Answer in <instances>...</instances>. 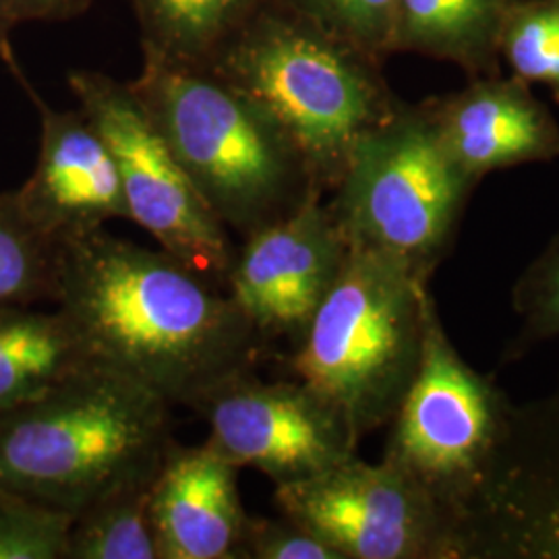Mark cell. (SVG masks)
<instances>
[{
	"label": "cell",
	"mask_w": 559,
	"mask_h": 559,
	"mask_svg": "<svg viewBox=\"0 0 559 559\" xmlns=\"http://www.w3.org/2000/svg\"><path fill=\"white\" fill-rule=\"evenodd\" d=\"M129 85L228 233L247 237L320 191L270 112L207 67L143 48Z\"/></svg>",
	"instance_id": "cell-4"
},
{
	"label": "cell",
	"mask_w": 559,
	"mask_h": 559,
	"mask_svg": "<svg viewBox=\"0 0 559 559\" xmlns=\"http://www.w3.org/2000/svg\"><path fill=\"white\" fill-rule=\"evenodd\" d=\"M102 362L60 307L0 305V413L38 399Z\"/></svg>",
	"instance_id": "cell-15"
},
{
	"label": "cell",
	"mask_w": 559,
	"mask_h": 559,
	"mask_svg": "<svg viewBox=\"0 0 559 559\" xmlns=\"http://www.w3.org/2000/svg\"><path fill=\"white\" fill-rule=\"evenodd\" d=\"M433 305L429 280L392 258L348 247L288 369L338 406L362 440L390 423L415 380Z\"/></svg>",
	"instance_id": "cell-5"
},
{
	"label": "cell",
	"mask_w": 559,
	"mask_h": 559,
	"mask_svg": "<svg viewBox=\"0 0 559 559\" xmlns=\"http://www.w3.org/2000/svg\"><path fill=\"white\" fill-rule=\"evenodd\" d=\"M280 514L297 520L340 559H460L454 524L399 468L359 456L278 485Z\"/></svg>",
	"instance_id": "cell-9"
},
{
	"label": "cell",
	"mask_w": 559,
	"mask_h": 559,
	"mask_svg": "<svg viewBox=\"0 0 559 559\" xmlns=\"http://www.w3.org/2000/svg\"><path fill=\"white\" fill-rule=\"evenodd\" d=\"M242 559H340L338 554L297 520L251 516L247 522Z\"/></svg>",
	"instance_id": "cell-24"
},
{
	"label": "cell",
	"mask_w": 559,
	"mask_h": 559,
	"mask_svg": "<svg viewBox=\"0 0 559 559\" xmlns=\"http://www.w3.org/2000/svg\"><path fill=\"white\" fill-rule=\"evenodd\" d=\"M441 140L471 179L559 158V124L531 85L480 75L452 94L427 98Z\"/></svg>",
	"instance_id": "cell-13"
},
{
	"label": "cell",
	"mask_w": 559,
	"mask_h": 559,
	"mask_svg": "<svg viewBox=\"0 0 559 559\" xmlns=\"http://www.w3.org/2000/svg\"><path fill=\"white\" fill-rule=\"evenodd\" d=\"M69 87L106 141L129 207V221L160 249L224 288L237 247L180 168L129 81L71 71Z\"/></svg>",
	"instance_id": "cell-8"
},
{
	"label": "cell",
	"mask_w": 559,
	"mask_h": 559,
	"mask_svg": "<svg viewBox=\"0 0 559 559\" xmlns=\"http://www.w3.org/2000/svg\"><path fill=\"white\" fill-rule=\"evenodd\" d=\"M75 514L0 491V559H67Z\"/></svg>",
	"instance_id": "cell-22"
},
{
	"label": "cell",
	"mask_w": 559,
	"mask_h": 559,
	"mask_svg": "<svg viewBox=\"0 0 559 559\" xmlns=\"http://www.w3.org/2000/svg\"><path fill=\"white\" fill-rule=\"evenodd\" d=\"M13 23L0 20V60H4L9 64V69L20 78V64L15 60V52H13V44H11V32H13Z\"/></svg>",
	"instance_id": "cell-26"
},
{
	"label": "cell",
	"mask_w": 559,
	"mask_h": 559,
	"mask_svg": "<svg viewBox=\"0 0 559 559\" xmlns=\"http://www.w3.org/2000/svg\"><path fill=\"white\" fill-rule=\"evenodd\" d=\"M323 195L309 193L288 216L242 237L235 253L224 288L265 344H299L348 258Z\"/></svg>",
	"instance_id": "cell-11"
},
{
	"label": "cell",
	"mask_w": 559,
	"mask_h": 559,
	"mask_svg": "<svg viewBox=\"0 0 559 559\" xmlns=\"http://www.w3.org/2000/svg\"><path fill=\"white\" fill-rule=\"evenodd\" d=\"M477 187L448 152L429 100H402L355 147L328 207L348 247L392 258L429 280L450 253Z\"/></svg>",
	"instance_id": "cell-6"
},
{
	"label": "cell",
	"mask_w": 559,
	"mask_h": 559,
	"mask_svg": "<svg viewBox=\"0 0 559 559\" xmlns=\"http://www.w3.org/2000/svg\"><path fill=\"white\" fill-rule=\"evenodd\" d=\"M55 302L104 365L170 406L198 408L267 346L221 284L106 228L60 240Z\"/></svg>",
	"instance_id": "cell-1"
},
{
	"label": "cell",
	"mask_w": 559,
	"mask_h": 559,
	"mask_svg": "<svg viewBox=\"0 0 559 559\" xmlns=\"http://www.w3.org/2000/svg\"><path fill=\"white\" fill-rule=\"evenodd\" d=\"M512 302L522 320L520 346L559 338V233L526 265L514 286Z\"/></svg>",
	"instance_id": "cell-23"
},
{
	"label": "cell",
	"mask_w": 559,
	"mask_h": 559,
	"mask_svg": "<svg viewBox=\"0 0 559 559\" xmlns=\"http://www.w3.org/2000/svg\"><path fill=\"white\" fill-rule=\"evenodd\" d=\"M519 0H394V55L445 60L468 80L501 73L500 34Z\"/></svg>",
	"instance_id": "cell-16"
},
{
	"label": "cell",
	"mask_w": 559,
	"mask_h": 559,
	"mask_svg": "<svg viewBox=\"0 0 559 559\" xmlns=\"http://www.w3.org/2000/svg\"><path fill=\"white\" fill-rule=\"evenodd\" d=\"M371 59L394 55V0H276Z\"/></svg>",
	"instance_id": "cell-21"
},
{
	"label": "cell",
	"mask_w": 559,
	"mask_h": 559,
	"mask_svg": "<svg viewBox=\"0 0 559 559\" xmlns=\"http://www.w3.org/2000/svg\"><path fill=\"white\" fill-rule=\"evenodd\" d=\"M160 559H242L249 514L239 468L201 445H168L150 489Z\"/></svg>",
	"instance_id": "cell-14"
},
{
	"label": "cell",
	"mask_w": 559,
	"mask_h": 559,
	"mask_svg": "<svg viewBox=\"0 0 559 559\" xmlns=\"http://www.w3.org/2000/svg\"><path fill=\"white\" fill-rule=\"evenodd\" d=\"M59 240L23 212L17 191L0 193V305H36L57 297Z\"/></svg>",
	"instance_id": "cell-19"
},
{
	"label": "cell",
	"mask_w": 559,
	"mask_h": 559,
	"mask_svg": "<svg viewBox=\"0 0 559 559\" xmlns=\"http://www.w3.org/2000/svg\"><path fill=\"white\" fill-rule=\"evenodd\" d=\"M141 48L185 64H205L270 0H129Z\"/></svg>",
	"instance_id": "cell-17"
},
{
	"label": "cell",
	"mask_w": 559,
	"mask_h": 559,
	"mask_svg": "<svg viewBox=\"0 0 559 559\" xmlns=\"http://www.w3.org/2000/svg\"><path fill=\"white\" fill-rule=\"evenodd\" d=\"M514 406L460 357L433 305L419 371L394 417L383 459L440 506L456 535L480 500Z\"/></svg>",
	"instance_id": "cell-7"
},
{
	"label": "cell",
	"mask_w": 559,
	"mask_h": 559,
	"mask_svg": "<svg viewBox=\"0 0 559 559\" xmlns=\"http://www.w3.org/2000/svg\"><path fill=\"white\" fill-rule=\"evenodd\" d=\"M207 443L237 468H255L274 485L316 477L357 456L348 419L305 381H261L251 373L221 385L195 408Z\"/></svg>",
	"instance_id": "cell-10"
},
{
	"label": "cell",
	"mask_w": 559,
	"mask_h": 559,
	"mask_svg": "<svg viewBox=\"0 0 559 559\" xmlns=\"http://www.w3.org/2000/svg\"><path fill=\"white\" fill-rule=\"evenodd\" d=\"M500 57L514 78L549 87L559 104V0H519L501 27Z\"/></svg>",
	"instance_id": "cell-20"
},
{
	"label": "cell",
	"mask_w": 559,
	"mask_h": 559,
	"mask_svg": "<svg viewBox=\"0 0 559 559\" xmlns=\"http://www.w3.org/2000/svg\"><path fill=\"white\" fill-rule=\"evenodd\" d=\"M168 402L96 362L0 413V491L78 514L129 483L156 477L173 443Z\"/></svg>",
	"instance_id": "cell-3"
},
{
	"label": "cell",
	"mask_w": 559,
	"mask_h": 559,
	"mask_svg": "<svg viewBox=\"0 0 559 559\" xmlns=\"http://www.w3.org/2000/svg\"><path fill=\"white\" fill-rule=\"evenodd\" d=\"M201 67L270 112L323 193L334 191L360 140L402 102L383 78V62L276 0Z\"/></svg>",
	"instance_id": "cell-2"
},
{
	"label": "cell",
	"mask_w": 559,
	"mask_h": 559,
	"mask_svg": "<svg viewBox=\"0 0 559 559\" xmlns=\"http://www.w3.org/2000/svg\"><path fill=\"white\" fill-rule=\"evenodd\" d=\"M94 0H0V20L13 25L23 21L73 20Z\"/></svg>",
	"instance_id": "cell-25"
},
{
	"label": "cell",
	"mask_w": 559,
	"mask_h": 559,
	"mask_svg": "<svg viewBox=\"0 0 559 559\" xmlns=\"http://www.w3.org/2000/svg\"><path fill=\"white\" fill-rule=\"evenodd\" d=\"M152 480L122 485L80 510L67 559H160L150 516Z\"/></svg>",
	"instance_id": "cell-18"
},
{
	"label": "cell",
	"mask_w": 559,
	"mask_h": 559,
	"mask_svg": "<svg viewBox=\"0 0 559 559\" xmlns=\"http://www.w3.org/2000/svg\"><path fill=\"white\" fill-rule=\"evenodd\" d=\"M40 112V152L17 191L23 212L50 239L80 237L106 222L129 221L119 170L83 110H52L20 78Z\"/></svg>",
	"instance_id": "cell-12"
}]
</instances>
